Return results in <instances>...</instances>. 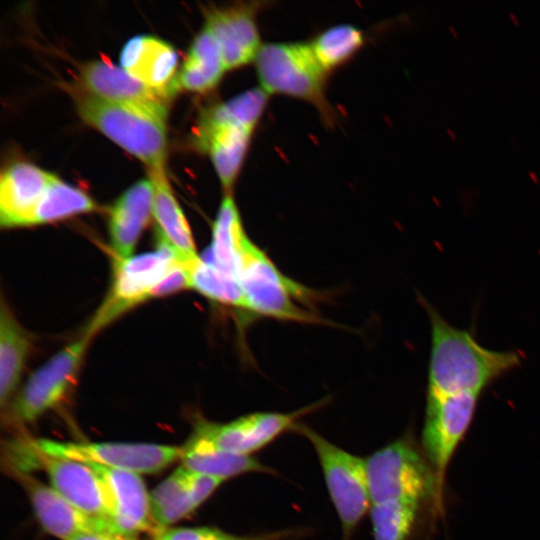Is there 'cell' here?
Returning <instances> with one entry per match:
<instances>
[{
  "mask_svg": "<svg viewBox=\"0 0 540 540\" xmlns=\"http://www.w3.org/2000/svg\"><path fill=\"white\" fill-rule=\"evenodd\" d=\"M189 288L215 302L247 310L237 278L199 256L188 265Z\"/></svg>",
  "mask_w": 540,
  "mask_h": 540,
  "instance_id": "26",
  "label": "cell"
},
{
  "mask_svg": "<svg viewBox=\"0 0 540 540\" xmlns=\"http://www.w3.org/2000/svg\"><path fill=\"white\" fill-rule=\"evenodd\" d=\"M282 532L257 536H238L212 527H178L157 531L151 540H279Z\"/></svg>",
  "mask_w": 540,
  "mask_h": 540,
  "instance_id": "31",
  "label": "cell"
},
{
  "mask_svg": "<svg viewBox=\"0 0 540 540\" xmlns=\"http://www.w3.org/2000/svg\"><path fill=\"white\" fill-rule=\"evenodd\" d=\"M77 106L84 121L139 158L149 171L164 170L166 159L164 118L93 95L80 97Z\"/></svg>",
  "mask_w": 540,
  "mask_h": 540,
  "instance_id": "5",
  "label": "cell"
},
{
  "mask_svg": "<svg viewBox=\"0 0 540 540\" xmlns=\"http://www.w3.org/2000/svg\"><path fill=\"white\" fill-rule=\"evenodd\" d=\"M196 505L199 507L221 485L222 480L179 467Z\"/></svg>",
  "mask_w": 540,
  "mask_h": 540,
  "instance_id": "32",
  "label": "cell"
},
{
  "mask_svg": "<svg viewBox=\"0 0 540 540\" xmlns=\"http://www.w3.org/2000/svg\"><path fill=\"white\" fill-rule=\"evenodd\" d=\"M262 2L211 10L205 26L215 37L228 70L254 63L263 43L257 25Z\"/></svg>",
  "mask_w": 540,
  "mask_h": 540,
  "instance_id": "14",
  "label": "cell"
},
{
  "mask_svg": "<svg viewBox=\"0 0 540 540\" xmlns=\"http://www.w3.org/2000/svg\"><path fill=\"white\" fill-rule=\"evenodd\" d=\"M364 42L361 29L352 24H338L317 34L309 44L320 65L330 73L351 60Z\"/></svg>",
  "mask_w": 540,
  "mask_h": 540,
  "instance_id": "27",
  "label": "cell"
},
{
  "mask_svg": "<svg viewBox=\"0 0 540 540\" xmlns=\"http://www.w3.org/2000/svg\"><path fill=\"white\" fill-rule=\"evenodd\" d=\"M154 189L152 216L157 240L167 244L179 261L189 265L199 255L188 222L169 186L164 170L149 171Z\"/></svg>",
  "mask_w": 540,
  "mask_h": 540,
  "instance_id": "21",
  "label": "cell"
},
{
  "mask_svg": "<svg viewBox=\"0 0 540 540\" xmlns=\"http://www.w3.org/2000/svg\"><path fill=\"white\" fill-rule=\"evenodd\" d=\"M36 456L57 493L84 513L112 525L105 487L88 464L38 451Z\"/></svg>",
  "mask_w": 540,
  "mask_h": 540,
  "instance_id": "16",
  "label": "cell"
},
{
  "mask_svg": "<svg viewBox=\"0 0 540 540\" xmlns=\"http://www.w3.org/2000/svg\"><path fill=\"white\" fill-rule=\"evenodd\" d=\"M246 237L236 202L227 192L213 223L211 244L202 257L235 276L238 252Z\"/></svg>",
  "mask_w": 540,
  "mask_h": 540,
  "instance_id": "25",
  "label": "cell"
},
{
  "mask_svg": "<svg viewBox=\"0 0 540 540\" xmlns=\"http://www.w3.org/2000/svg\"><path fill=\"white\" fill-rule=\"evenodd\" d=\"M150 501L153 520L159 530L169 528L198 507L179 468L153 489Z\"/></svg>",
  "mask_w": 540,
  "mask_h": 540,
  "instance_id": "29",
  "label": "cell"
},
{
  "mask_svg": "<svg viewBox=\"0 0 540 540\" xmlns=\"http://www.w3.org/2000/svg\"><path fill=\"white\" fill-rule=\"evenodd\" d=\"M419 505L407 502L372 504L370 517L374 540H407Z\"/></svg>",
  "mask_w": 540,
  "mask_h": 540,
  "instance_id": "30",
  "label": "cell"
},
{
  "mask_svg": "<svg viewBox=\"0 0 540 540\" xmlns=\"http://www.w3.org/2000/svg\"><path fill=\"white\" fill-rule=\"evenodd\" d=\"M31 346L30 336L2 303L0 313V403L10 402L22 376Z\"/></svg>",
  "mask_w": 540,
  "mask_h": 540,
  "instance_id": "24",
  "label": "cell"
},
{
  "mask_svg": "<svg viewBox=\"0 0 540 540\" xmlns=\"http://www.w3.org/2000/svg\"><path fill=\"white\" fill-rule=\"evenodd\" d=\"M53 176L28 162H17L4 169L0 177L1 226H30L33 213Z\"/></svg>",
  "mask_w": 540,
  "mask_h": 540,
  "instance_id": "18",
  "label": "cell"
},
{
  "mask_svg": "<svg viewBox=\"0 0 540 540\" xmlns=\"http://www.w3.org/2000/svg\"><path fill=\"white\" fill-rule=\"evenodd\" d=\"M95 209L96 205L89 195L54 175L33 213L30 225L45 224Z\"/></svg>",
  "mask_w": 540,
  "mask_h": 540,
  "instance_id": "28",
  "label": "cell"
},
{
  "mask_svg": "<svg viewBox=\"0 0 540 540\" xmlns=\"http://www.w3.org/2000/svg\"><path fill=\"white\" fill-rule=\"evenodd\" d=\"M422 304L431 327L427 395L481 394L490 384L520 366L517 351H495L473 333L449 322L427 300Z\"/></svg>",
  "mask_w": 540,
  "mask_h": 540,
  "instance_id": "1",
  "label": "cell"
},
{
  "mask_svg": "<svg viewBox=\"0 0 540 540\" xmlns=\"http://www.w3.org/2000/svg\"><path fill=\"white\" fill-rule=\"evenodd\" d=\"M42 528L61 540H70L87 532H115L108 522L92 517L71 504L51 486L21 472L18 475ZM120 534V533H119Z\"/></svg>",
  "mask_w": 540,
  "mask_h": 540,
  "instance_id": "17",
  "label": "cell"
},
{
  "mask_svg": "<svg viewBox=\"0 0 540 540\" xmlns=\"http://www.w3.org/2000/svg\"><path fill=\"white\" fill-rule=\"evenodd\" d=\"M123 69L144 84L175 93L177 53L167 42L153 36L131 38L120 54Z\"/></svg>",
  "mask_w": 540,
  "mask_h": 540,
  "instance_id": "20",
  "label": "cell"
},
{
  "mask_svg": "<svg viewBox=\"0 0 540 540\" xmlns=\"http://www.w3.org/2000/svg\"><path fill=\"white\" fill-rule=\"evenodd\" d=\"M259 87L268 95H283L314 105L330 119L325 97L328 73L316 59L309 42L263 44L254 61Z\"/></svg>",
  "mask_w": 540,
  "mask_h": 540,
  "instance_id": "4",
  "label": "cell"
},
{
  "mask_svg": "<svg viewBox=\"0 0 540 540\" xmlns=\"http://www.w3.org/2000/svg\"><path fill=\"white\" fill-rule=\"evenodd\" d=\"M81 79L95 97L133 106L164 119L168 112V100L174 95L149 87L122 67L105 60L84 65Z\"/></svg>",
  "mask_w": 540,
  "mask_h": 540,
  "instance_id": "13",
  "label": "cell"
},
{
  "mask_svg": "<svg viewBox=\"0 0 540 540\" xmlns=\"http://www.w3.org/2000/svg\"><path fill=\"white\" fill-rule=\"evenodd\" d=\"M226 71L220 47L211 31L204 26L192 42L174 83L177 89L203 93L213 89Z\"/></svg>",
  "mask_w": 540,
  "mask_h": 540,
  "instance_id": "23",
  "label": "cell"
},
{
  "mask_svg": "<svg viewBox=\"0 0 540 540\" xmlns=\"http://www.w3.org/2000/svg\"><path fill=\"white\" fill-rule=\"evenodd\" d=\"M90 340L83 334L31 374L11 406L16 421L33 422L64 399L75 383Z\"/></svg>",
  "mask_w": 540,
  "mask_h": 540,
  "instance_id": "10",
  "label": "cell"
},
{
  "mask_svg": "<svg viewBox=\"0 0 540 540\" xmlns=\"http://www.w3.org/2000/svg\"><path fill=\"white\" fill-rule=\"evenodd\" d=\"M34 450L106 468L154 474L180 459L181 448L154 443L60 442L38 439Z\"/></svg>",
  "mask_w": 540,
  "mask_h": 540,
  "instance_id": "9",
  "label": "cell"
},
{
  "mask_svg": "<svg viewBox=\"0 0 540 540\" xmlns=\"http://www.w3.org/2000/svg\"><path fill=\"white\" fill-rule=\"evenodd\" d=\"M268 96L260 87L252 88L210 107L201 117L197 145L209 155L225 193L240 174Z\"/></svg>",
  "mask_w": 540,
  "mask_h": 540,
  "instance_id": "2",
  "label": "cell"
},
{
  "mask_svg": "<svg viewBox=\"0 0 540 540\" xmlns=\"http://www.w3.org/2000/svg\"><path fill=\"white\" fill-rule=\"evenodd\" d=\"M372 504L407 502L420 505L438 488L435 473L418 450L400 439L365 459Z\"/></svg>",
  "mask_w": 540,
  "mask_h": 540,
  "instance_id": "6",
  "label": "cell"
},
{
  "mask_svg": "<svg viewBox=\"0 0 540 540\" xmlns=\"http://www.w3.org/2000/svg\"><path fill=\"white\" fill-rule=\"evenodd\" d=\"M180 448L182 468L222 481L244 473L269 470L251 456L223 451L193 433Z\"/></svg>",
  "mask_w": 540,
  "mask_h": 540,
  "instance_id": "22",
  "label": "cell"
},
{
  "mask_svg": "<svg viewBox=\"0 0 540 540\" xmlns=\"http://www.w3.org/2000/svg\"><path fill=\"white\" fill-rule=\"evenodd\" d=\"M318 457L330 499L342 525L344 540L371 507L365 459L353 455L309 427L296 425Z\"/></svg>",
  "mask_w": 540,
  "mask_h": 540,
  "instance_id": "8",
  "label": "cell"
},
{
  "mask_svg": "<svg viewBox=\"0 0 540 540\" xmlns=\"http://www.w3.org/2000/svg\"><path fill=\"white\" fill-rule=\"evenodd\" d=\"M480 395L464 392L426 397L422 442L438 488L456 448L471 425Z\"/></svg>",
  "mask_w": 540,
  "mask_h": 540,
  "instance_id": "11",
  "label": "cell"
},
{
  "mask_svg": "<svg viewBox=\"0 0 540 540\" xmlns=\"http://www.w3.org/2000/svg\"><path fill=\"white\" fill-rule=\"evenodd\" d=\"M70 540H137L135 537L126 536L115 532H87L80 534Z\"/></svg>",
  "mask_w": 540,
  "mask_h": 540,
  "instance_id": "33",
  "label": "cell"
},
{
  "mask_svg": "<svg viewBox=\"0 0 540 540\" xmlns=\"http://www.w3.org/2000/svg\"><path fill=\"white\" fill-rule=\"evenodd\" d=\"M88 465L97 473L105 487L110 520L117 532L135 537L152 529L155 522L150 494L140 475L126 470Z\"/></svg>",
  "mask_w": 540,
  "mask_h": 540,
  "instance_id": "15",
  "label": "cell"
},
{
  "mask_svg": "<svg viewBox=\"0 0 540 540\" xmlns=\"http://www.w3.org/2000/svg\"><path fill=\"white\" fill-rule=\"evenodd\" d=\"M179 263L174 251L159 240L153 252L129 258L114 257L109 292L83 334L92 338L132 307L154 297L156 287Z\"/></svg>",
  "mask_w": 540,
  "mask_h": 540,
  "instance_id": "7",
  "label": "cell"
},
{
  "mask_svg": "<svg viewBox=\"0 0 540 540\" xmlns=\"http://www.w3.org/2000/svg\"><path fill=\"white\" fill-rule=\"evenodd\" d=\"M235 276L248 311L281 320L319 322L316 314L303 308L312 291L282 274L248 236L237 256Z\"/></svg>",
  "mask_w": 540,
  "mask_h": 540,
  "instance_id": "3",
  "label": "cell"
},
{
  "mask_svg": "<svg viewBox=\"0 0 540 540\" xmlns=\"http://www.w3.org/2000/svg\"><path fill=\"white\" fill-rule=\"evenodd\" d=\"M153 197V184L147 178L133 184L112 205L108 228L114 257L133 256L139 237L152 215Z\"/></svg>",
  "mask_w": 540,
  "mask_h": 540,
  "instance_id": "19",
  "label": "cell"
},
{
  "mask_svg": "<svg viewBox=\"0 0 540 540\" xmlns=\"http://www.w3.org/2000/svg\"><path fill=\"white\" fill-rule=\"evenodd\" d=\"M306 411L307 408L292 413L257 412L227 423L199 420L192 433L223 451L250 456L283 432L294 429L297 418Z\"/></svg>",
  "mask_w": 540,
  "mask_h": 540,
  "instance_id": "12",
  "label": "cell"
}]
</instances>
